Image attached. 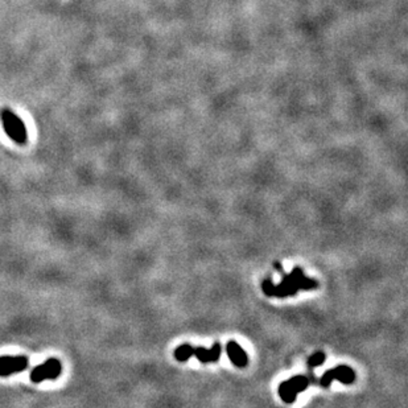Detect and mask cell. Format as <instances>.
Listing matches in <instances>:
<instances>
[{
    "label": "cell",
    "instance_id": "1",
    "mask_svg": "<svg viewBox=\"0 0 408 408\" xmlns=\"http://www.w3.org/2000/svg\"><path fill=\"white\" fill-rule=\"evenodd\" d=\"M275 267L280 271L283 280L277 285L273 284L271 279H266V280L263 281L262 289L267 296H295L301 289L303 291H309V289H316L319 287V283L316 280H313V279H309V277L305 276L303 270L299 268V267L293 268L291 273H285L284 270H283V266H280V263H276Z\"/></svg>",
    "mask_w": 408,
    "mask_h": 408
},
{
    "label": "cell",
    "instance_id": "2",
    "mask_svg": "<svg viewBox=\"0 0 408 408\" xmlns=\"http://www.w3.org/2000/svg\"><path fill=\"white\" fill-rule=\"evenodd\" d=\"M0 118H1L4 131L8 135V138L12 139L20 146H24L28 142V135L23 120L9 108H3L0 112Z\"/></svg>",
    "mask_w": 408,
    "mask_h": 408
},
{
    "label": "cell",
    "instance_id": "3",
    "mask_svg": "<svg viewBox=\"0 0 408 408\" xmlns=\"http://www.w3.org/2000/svg\"><path fill=\"white\" fill-rule=\"evenodd\" d=\"M309 379L304 375H296L279 386V395L285 403H293L297 395L308 389Z\"/></svg>",
    "mask_w": 408,
    "mask_h": 408
},
{
    "label": "cell",
    "instance_id": "4",
    "mask_svg": "<svg viewBox=\"0 0 408 408\" xmlns=\"http://www.w3.org/2000/svg\"><path fill=\"white\" fill-rule=\"evenodd\" d=\"M62 365L58 359H48L43 365L36 366L31 373V381L33 383H41L44 381H52L61 374Z\"/></svg>",
    "mask_w": 408,
    "mask_h": 408
},
{
    "label": "cell",
    "instance_id": "5",
    "mask_svg": "<svg viewBox=\"0 0 408 408\" xmlns=\"http://www.w3.org/2000/svg\"><path fill=\"white\" fill-rule=\"evenodd\" d=\"M333 381H338L343 385H351L355 381L354 370L349 367V366L339 365L334 369L327 370L320 379V383L323 387H329Z\"/></svg>",
    "mask_w": 408,
    "mask_h": 408
},
{
    "label": "cell",
    "instance_id": "6",
    "mask_svg": "<svg viewBox=\"0 0 408 408\" xmlns=\"http://www.w3.org/2000/svg\"><path fill=\"white\" fill-rule=\"evenodd\" d=\"M28 359L24 355H3L0 357V377H9L21 373L28 367Z\"/></svg>",
    "mask_w": 408,
    "mask_h": 408
},
{
    "label": "cell",
    "instance_id": "7",
    "mask_svg": "<svg viewBox=\"0 0 408 408\" xmlns=\"http://www.w3.org/2000/svg\"><path fill=\"white\" fill-rule=\"evenodd\" d=\"M221 351H222V347L220 343L216 342L212 346V349H206L202 346L193 347V357H196L201 363H212L220 361Z\"/></svg>",
    "mask_w": 408,
    "mask_h": 408
},
{
    "label": "cell",
    "instance_id": "8",
    "mask_svg": "<svg viewBox=\"0 0 408 408\" xmlns=\"http://www.w3.org/2000/svg\"><path fill=\"white\" fill-rule=\"evenodd\" d=\"M226 353L229 355V358L233 362V365L237 367H246L248 363V358H247L246 351L243 350L242 347L239 346L235 341H230L226 345Z\"/></svg>",
    "mask_w": 408,
    "mask_h": 408
},
{
    "label": "cell",
    "instance_id": "9",
    "mask_svg": "<svg viewBox=\"0 0 408 408\" xmlns=\"http://www.w3.org/2000/svg\"><path fill=\"white\" fill-rule=\"evenodd\" d=\"M174 358L177 359L178 362H185L188 361L189 358L193 357V346L189 345V343H184L181 346H178L176 350H174Z\"/></svg>",
    "mask_w": 408,
    "mask_h": 408
},
{
    "label": "cell",
    "instance_id": "10",
    "mask_svg": "<svg viewBox=\"0 0 408 408\" xmlns=\"http://www.w3.org/2000/svg\"><path fill=\"white\" fill-rule=\"evenodd\" d=\"M325 359H326V355L324 354V353H321V351H317V353H315V354L309 357L308 366L311 369H312V367H317V366L323 365V363L325 362Z\"/></svg>",
    "mask_w": 408,
    "mask_h": 408
}]
</instances>
